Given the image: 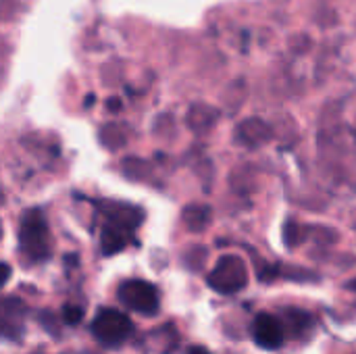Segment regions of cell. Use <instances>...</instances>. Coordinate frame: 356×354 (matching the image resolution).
Segmentation results:
<instances>
[{
  "label": "cell",
  "instance_id": "cell-1",
  "mask_svg": "<svg viewBox=\"0 0 356 354\" xmlns=\"http://www.w3.org/2000/svg\"><path fill=\"white\" fill-rule=\"evenodd\" d=\"M19 248L31 263H42L50 257V232L42 211L31 209L21 217Z\"/></svg>",
  "mask_w": 356,
  "mask_h": 354
},
{
  "label": "cell",
  "instance_id": "cell-2",
  "mask_svg": "<svg viewBox=\"0 0 356 354\" xmlns=\"http://www.w3.org/2000/svg\"><path fill=\"white\" fill-rule=\"evenodd\" d=\"M248 284V267L236 255H223L209 273V286L219 294H236Z\"/></svg>",
  "mask_w": 356,
  "mask_h": 354
},
{
  "label": "cell",
  "instance_id": "cell-3",
  "mask_svg": "<svg viewBox=\"0 0 356 354\" xmlns=\"http://www.w3.org/2000/svg\"><path fill=\"white\" fill-rule=\"evenodd\" d=\"M131 332H134V325L127 319V315H123L121 311H115V309L98 311L92 321L94 338L102 346H108V348H115V346H121L123 342H127Z\"/></svg>",
  "mask_w": 356,
  "mask_h": 354
},
{
  "label": "cell",
  "instance_id": "cell-4",
  "mask_svg": "<svg viewBox=\"0 0 356 354\" xmlns=\"http://www.w3.org/2000/svg\"><path fill=\"white\" fill-rule=\"evenodd\" d=\"M117 298L123 307L140 315H156L161 307L159 290L144 280H127L119 286Z\"/></svg>",
  "mask_w": 356,
  "mask_h": 354
},
{
  "label": "cell",
  "instance_id": "cell-5",
  "mask_svg": "<svg viewBox=\"0 0 356 354\" xmlns=\"http://www.w3.org/2000/svg\"><path fill=\"white\" fill-rule=\"evenodd\" d=\"M252 336L261 348L280 351L286 340V328L277 317H273L269 313H259L252 323Z\"/></svg>",
  "mask_w": 356,
  "mask_h": 354
},
{
  "label": "cell",
  "instance_id": "cell-6",
  "mask_svg": "<svg viewBox=\"0 0 356 354\" xmlns=\"http://www.w3.org/2000/svg\"><path fill=\"white\" fill-rule=\"evenodd\" d=\"M100 211L104 215V223L123 227L127 232H134L144 219L142 209L127 204V202H104V204H100Z\"/></svg>",
  "mask_w": 356,
  "mask_h": 354
},
{
  "label": "cell",
  "instance_id": "cell-7",
  "mask_svg": "<svg viewBox=\"0 0 356 354\" xmlns=\"http://www.w3.org/2000/svg\"><path fill=\"white\" fill-rule=\"evenodd\" d=\"M131 242V232L104 223L102 225V234H100V248L104 257H113L117 252H121L127 244Z\"/></svg>",
  "mask_w": 356,
  "mask_h": 354
},
{
  "label": "cell",
  "instance_id": "cell-8",
  "mask_svg": "<svg viewBox=\"0 0 356 354\" xmlns=\"http://www.w3.org/2000/svg\"><path fill=\"white\" fill-rule=\"evenodd\" d=\"M10 325H15L17 334H21L23 305H21V300H15V298H6L4 305H2V332H4V336L13 330Z\"/></svg>",
  "mask_w": 356,
  "mask_h": 354
},
{
  "label": "cell",
  "instance_id": "cell-9",
  "mask_svg": "<svg viewBox=\"0 0 356 354\" xmlns=\"http://www.w3.org/2000/svg\"><path fill=\"white\" fill-rule=\"evenodd\" d=\"M184 223L190 232H202L211 223V209L202 204H190L184 211Z\"/></svg>",
  "mask_w": 356,
  "mask_h": 354
},
{
  "label": "cell",
  "instance_id": "cell-10",
  "mask_svg": "<svg viewBox=\"0 0 356 354\" xmlns=\"http://www.w3.org/2000/svg\"><path fill=\"white\" fill-rule=\"evenodd\" d=\"M284 328L288 325L292 330V336H300V334H307L311 328H313V319L311 315H307L305 311H294V309H288L284 313Z\"/></svg>",
  "mask_w": 356,
  "mask_h": 354
},
{
  "label": "cell",
  "instance_id": "cell-11",
  "mask_svg": "<svg viewBox=\"0 0 356 354\" xmlns=\"http://www.w3.org/2000/svg\"><path fill=\"white\" fill-rule=\"evenodd\" d=\"M63 321H67L69 325H77L79 319H81V309L79 307H65L63 309Z\"/></svg>",
  "mask_w": 356,
  "mask_h": 354
},
{
  "label": "cell",
  "instance_id": "cell-12",
  "mask_svg": "<svg viewBox=\"0 0 356 354\" xmlns=\"http://www.w3.org/2000/svg\"><path fill=\"white\" fill-rule=\"evenodd\" d=\"M190 354H211L207 348H202V346H192L190 348Z\"/></svg>",
  "mask_w": 356,
  "mask_h": 354
},
{
  "label": "cell",
  "instance_id": "cell-13",
  "mask_svg": "<svg viewBox=\"0 0 356 354\" xmlns=\"http://www.w3.org/2000/svg\"><path fill=\"white\" fill-rule=\"evenodd\" d=\"M348 288H350V290H355V292H356V280H353V282H348Z\"/></svg>",
  "mask_w": 356,
  "mask_h": 354
}]
</instances>
